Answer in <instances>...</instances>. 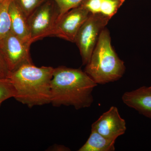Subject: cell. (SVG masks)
I'll return each mask as SVG.
<instances>
[{
	"mask_svg": "<svg viewBox=\"0 0 151 151\" xmlns=\"http://www.w3.org/2000/svg\"><path fill=\"white\" fill-rule=\"evenodd\" d=\"M97 84L80 68H54L50 103L55 107L72 106L76 110L88 108L94 101L92 92Z\"/></svg>",
	"mask_w": 151,
	"mask_h": 151,
	"instance_id": "obj_1",
	"label": "cell"
},
{
	"mask_svg": "<svg viewBox=\"0 0 151 151\" xmlns=\"http://www.w3.org/2000/svg\"><path fill=\"white\" fill-rule=\"evenodd\" d=\"M54 70L50 66L37 67L32 63L11 72L9 78L16 91L15 99L29 108L50 103Z\"/></svg>",
	"mask_w": 151,
	"mask_h": 151,
	"instance_id": "obj_2",
	"label": "cell"
},
{
	"mask_svg": "<svg viewBox=\"0 0 151 151\" xmlns=\"http://www.w3.org/2000/svg\"><path fill=\"white\" fill-rule=\"evenodd\" d=\"M84 71L97 84L114 82L122 78L126 70L124 61L119 58L111 44V35L103 30Z\"/></svg>",
	"mask_w": 151,
	"mask_h": 151,
	"instance_id": "obj_3",
	"label": "cell"
},
{
	"mask_svg": "<svg viewBox=\"0 0 151 151\" xmlns=\"http://www.w3.org/2000/svg\"><path fill=\"white\" fill-rule=\"evenodd\" d=\"M110 19L100 14H90L81 26L74 42L79 49L83 65L89 62L100 34Z\"/></svg>",
	"mask_w": 151,
	"mask_h": 151,
	"instance_id": "obj_4",
	"label": "cell"
},
{
	"mask_svg": "<svg viewBox=\"0 0 151 151\" xmlns=\"http://www.w3.org/2000/svg\"><path fill=\"white\" fill-rule=\"evenodd\" d=\"M59 12L52 0H46L28 17L32 42L52 36L59 19Z\"/></svg>",
	"mask_w": 151,
	"mask_h": 151,
	"instance_id": "obj_5",
	"label": "cell"
},
{
	"mask_svg": "<svg viewBox=\"0 0 151 151\" xmlns=\"http://www.w3.org/2000/svg\"><path fill=\"white\" fill-rule=\"evenodd\" d=\"M31 45L11 31L0 40V51L10 72L24 64L32 63L29 52Z\"/></svg>",
	"mask_w": 151,
	"mask_h": 151,
	"instance_id": "obj_6",
	"label": "cell"
},
{
	"mask_svg": "<svg viewBox=\"0 0 151 151\" xmlns=\"http://www.w3.org/2000/svg\"><path fill=\"white\" fill-rule=\"evenodd\" d=\"M90 14L81 4L71 9L60 17L52 36L74 42L77 33Z\"/></svg>",
	"mask_w": 151,
	"mask_h": 151,
	"instance_id": "obj_7",
	"label": "cell"
},
{
	"mask_svg": "<svg viewBox=\"0 0 151 151\" xmlns=\"http://www.w3.org/2000/svg\"><path fill=\"white\" fill-rule=\"evenodd\" d=\"M91 130L108 139L116 140L117 138L125 134L127 127L126 122L121 117L118 108L112 106L92 124Z\"/></svg>",
	"mask_w": 151,
	"mask_h": 151,
	"instance_id": "obj_8",
	"label": "cell"
},
{
	"mask_svg": "<svg viewBox=\"0 0 151 151\" xmlns=\"http://www.w3.org/2000/svg\"><path fill=\"white\" fill-rule=\"evenodd\" d=\"M124 104L142 115L151 119V90L143 86L124 93L122 97Z\"/></svg>",
	"mask_w": 151,
	"mask_h": 151,
	"instance_id": "obj_9",
	"label": "cell"
},
{
	"mask_svg": "<svg viewBox=\"0 0 151 151\" xmlns=\"http://www.w3.org/2000/svg\"><path fill=\"white\" fill-rule=\"evenodd\" d=\"M9 11L11 20V31L23 40L31 44L27 18L15 0L11 1Z\"/></svg>",
	"mask_w": 151,
	"mask_h": 151,
	"instance_id": "obj_10",
	"label": "cell"
},
{
	"mask_svg": "<svg viewBox=\"0 0 151 151\" xmlns=\"http://www.w3.org/2000/svg\"><path fill=\"white\" fill-rule=\"evenodd\" d=\"M125 0H84L81 4L90 14H100L110 19L116 14Z\"/></svg>",
	"mask_w": 151,
	"mask_h": 151,
	"instance_id": "obj_11",
	"label": "cell"
},
{
	"mask_svg": "<svg viewBox=\"0 0 151 151\" xmlns=\"http://www.w3.org/2000/svg\"><path fill=\"white\" fill-rule=\"evenodd\" d=\"M115 142L116 140L108 139L91 130L88 140L78 151H114Z\"/></svg>",
	"mask_w": 151,
	"mask_h": 151,
	"instance_id": "obj_12",
	"label": "cell"
},
{
	"mask_svg": "<svg viewBox=\"0 0 151 151\" xmlns=\"http://www.w3.org/2000/svg\"><path fill=\"white\" fill-rule=\"evenodd\" d=\"M12 0H3L0 4V40L11 31L9 6Z\"/></svg>",
	"mask_w": 151,
	"mask_h": 151,
	"instance_id": "obj_13",
	"label": "cell"
},
{
	"mask_svg": "<svg viewBox=\"0 0 151 151\" xmlns=\"http://www.w3.org/2000/svg\"><path fill=\"white\" fill-rule=\"evenodd\" d=\"M16 95V91L12 80L9 78L0 77V106L5 100Z\"/></svg>",
	"mask_w": 151,
	"mask_h": 151,
	"instance_id": "obj_14",
	"label": "cell"
},
{
	"mask_svg": "<svg viewBox=\"0 0 151 151\" xmlns=\"http://www.w3.org/2000/svg\"><path fill=\"white\" fill-rule=\"evenodd\" d=\"M46 0H15L27 17H29Z\"/></svg>",
	"mask_w": 151,
	"mask_h": 151,
	"instance_id": "obj_15",
	"label": "cell"
},
{
	"mask_svg": "<svg viewBox=\"0 0 151 151\" xmlns=\"http://www.w3.org/2000/svg\"><path fill=\"white\" fill-rule=\"evenodd\" d=\"M56 4L59 12V18L71 9L76 7L84 0H52ZM59 20V19H58Z\"/></svg>",
	"mask_w": 151,
	"mask_h": 151,
	"instance_id": "obj_16",
	"label": "cell"
},
{
	"mask_svg": "<svg viewBox=\"0 0 151 151\" xmlns=\"http://www.w3.org/2000/svg\"><path fill=\"white\" fill-rule=\"evenodd\" d=\"M10 73L6 63L0 51V77L9 78Z\"/></svg>",
	"mask_w": 151,
	"mask_h": 151,
	"instance_id": "obj_17",
	"label": "cell"
},
{
	"mask_svg": "<svg viewBox=\"0 0 151 151\" xmlns=\"http://www.w3.org/2000/svg\"><path fill=\"white\" fill-rule=\"evenodd\" d=\"M3 1V0H0V4H1V2L2 1Z\"/></svg>",
	"mask_w": 151,
	"mask_h": 151,
	"instance_id": "obj_18",
	"label": "cell"
},
{
	"mask_svg": "<svg viewBox=\"0 0 151 151\" xmlns=\"http://www.w3.org/2000/svg\"><path fill=\"white\" fill-rule=\"evenodd\" d=\"M149 87V88H150V90H151V86H150V87Z\"/></svg>",
	"mask_w": 151,
	"mask_h": 151,
	"instance_id": "obj_19",
	"label": "cell"
}]
</instances>
